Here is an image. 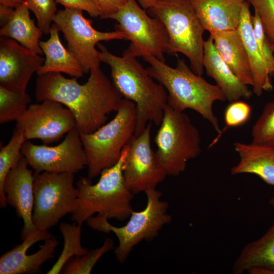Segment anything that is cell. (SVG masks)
Wrapping results in <instances>:
<instances>
[{
    "label": "cell",
    "instance_id": "obj_8",
    "mask_svg": "<svg viewBox=\"0 0 274 274\" xmlns=\"http://www.w3.org/2000/svg\"><path fill=\"white\" fill-rule=\"evenodd\" d=\"M159 126L155 137L156 155L167 176H178L200 154V133L184 112L168 105Z\"/></svg>",
    "mask_w": 274,
    "mask_h": 274
},
{
    "label": "cell",
    "instance_id": "obj_15",
    "mask_svg": "<svg viewBox=\"0 0 274 274\" xmlns=\"http://www.w3.org/2000/svg\"><path fill=\"white\" fill-rule=\"evenodd\" d=\"M0 258L1 274H36L59 244L48 230H37Z\"/></svg>",
    "mask_w": 274,
    "mask_h": 274
},
{
    "label": "cell",
    "instance_id": "obj_18",
    "mask_svg": "<svg viewBox=\"0 0 274 274\" xmlns=\"http://www.w3.org/2000/svg\"><path fill=\"white\" fill-rule=\"evenodd\" d=\"M203 65L206 73L213 78L224 93L226 100L250 99L253 91L230 68L217 50L210 36L203 45Z\"/></svg>",
    "mask_w": 274,
    "mask_h": 274
},
{
    "label": "cell",
    "instance_id": "obj_41",
    "mask_svg": "<svg viewBox=\"0 0 274 274\" xmlns=\"http://www.w3.org/2000/svg\"><path fill=\"white\" fill-rule=\"evenodd\" d=\"M271 48H272L273 52V53H274V45L271 44Z\"/></svg>",
    "mask_w": 274,
    "mask_h": 274
},
{
    "label": "cell",
    "instance_id": "obj_39",
    "mask_svg": "<svg viewBox=\"0 0 274 274\" xmlns=\"http://www.w3.org/2000/svg\"><path fill=\"white\" fill-rule=\"evenodd\" d=\"M140 5L145 10H147L155 5L157 0H138Z\"/></svg>",
    "mask_w": 274,
    "mask_h": 274
},
{
    "label": "cell",
    "instance_id": "obj_11",
    "mask_svg": "<svg viewBox=\"0 0 274 274\" xmlns=\"http://www.w3.org/2000/svg\"><path fill=\"white\" fill-rule=\"evenodd\" d=\"M67 42V49L81 65L84 74L99 67L101 62L95 47L101 41L125 40L124 32L118 30L104 32L94 29L92 21L86 18L82 11L64 8L57 11L53 20Z\"/></svg>",
    "mask_w": 274,
    "mask_h": 274
},
{
    "label": "cell",
    "instance_id": "obj_14",
    "mask_svg": "<svg viewBox=\"0 0 274 274\" xmlns=\"http://www.w3.org/2000/svg\"><path fill=\"white\" fill-rule=\"evenodd\" d=\"M31 104L16 121L26 140L40 139L45 145L56 142L76 126L74 115L57 101L46 99Z\"/></svg>",
    "mask_w": 274,
    "mask_h": 274
},
{
    "label": "cell",
    "instance_id": "obj_4",
    "mask_svg": "<svg viewBox=\"0 0 274 274\" xmlns=\"http://www.w3.org/2000/svg\"><path fill=\"white\" fill-rule=\"evenodd\" d=\"M128 149L127 144L118 161L104 169L96 184H93L89 178L81 177L78 180V206L72 214V221L82 225L95 213L121 221L129 218L134 194L126 186L123 174Z\"/></svg>",
    "mask_w": 274,
    "mask_h": 274
},
{
    "label": "cell",
    "instance_id": "obj_40",
    "mask_svg": "<svg viewBox=\"0 0 274 274\" xmlns=\"http://www.w3.org/2000/svg\"><path fill=\"white\" fill-rule=\"evenodd\" d=\"M269 204L274 210V196H273L269 201Z\"/></svg>",
    "mask_w": 274,
    "mask_h": 274
},
{
    "label": "cell",
    "instance_id": "obj_28",
    "mask_svg": "<svg viewBox=\"0 0 274 274\" xmlns=\"http://www.w3.org/2000/svg\"><path fill=\"white\" fill-rule=\"evenodd\" d=\"M31 101L26 92H21L0 86V124L17 121Z\"/></svg>",
    "mask_w": 274,
    "mask_h": 274
},
{
    "label": "cell",
    "instance_id": "obj_29",
    "mask_svg": "<svg viewBox=\"0 0 274 274\" xmlns=\"http://www.w3.org/2000/svg\"><path fill=\"white\" fill-rule=\"evenodd\" d=\"M114 249L113 241L106 238L102 246L89 251L80 256H73L63 266L60 273L63 274H89L99 259L105 253Z\"/></svg>",
    "mask_w": 274,
    "mask_h": 274
},
{
    "label": "cell",
    "instance_id": "obj_26",
    "mask_svg": "<svg viewBox=\"0 0 274 274\" xmlns=\"http://www.w3.org/2000/svg\"><path fill=\"white\" fill-rule=\"evenodd\" d=\"M81 224H71L63 222L60 224L59 229L63 238V247L56 262L47 274L60 273L66 262L72 257H80L86 254L88 249L81 245Z\"/></svg>",
    "mask_w": 274,
    "mask_h": 274
},
{
    "label": "cell",
    "instance_id": "obj_6",
    "mask_svg": "<svg viewBox=\"0 0 274 274\" xmlns=\"http://www.w3.org/2000/svg\"><path fill=\"white\" fill-rule=\"evenodd\" d=\"M147 202L144 209L132 211L129 220L123 226L116 227L110 224L108 219L100 215L91 216L87 221L92 229L106 233L113 232L118 239V245L114 254L119 262L127 260L133 248L142 241L153 240L163 226L172 220L167 213L169 207L166 201L161 200L162 193L156 189L145 192Z\"/></svg>",
    "mask_w": 274,
    "mask_h": 274
},
{
    "label": "cell",
    "instance_id": "obj_37",
    "mask_svg": "<svg viewBox=\"0 0 274 274\" xmlns=\"http://www.w3.org/2000/svg\"><path fill=\"white\" fill-rule=\"evenodd\" d=\"M15 8L0 4V24L1 27L5 25L12 18Z\"/></svg>",
    "mask_w": 274,
    "mask_h": 274
},
{
    "label": "cell",
    "instance_id": "obj_19",
    "mask_svg": "<svg viewBox=\"0 0 274 274\" xmlns=\"http://www.w3.org/2000/svg\"><path fill=\"white\" fill-rule=\"evenodd\" d=\"M204 30L210 33L235 30L245 0H189Z\"/></svg>",
    "mask_w": 274,
    "mask_h": 274
},
{
    "label": "cell",
    "instance_id": "obj_1",
    "mask_svg": "<svg viewBox=\"0 0 274 274\" xmlns=\"http://www.w3.org/2000/svg\"><path fill=\"white\" fill-rule=\"evenodd\" d=\"M35 97L40 102L53 100L68 109L80 133H92L104 125L123 98L99 67L91 70L83 84L77 78H66L60 73L38 76Z\"/></svg>",
    "mask_w": 274,
    "mask_h": 274
},
{
    "label": "cell",
    "instance_id": "obj_31",
    "mask_svg": "<svg viewBox=\"0 0 274 274\" xmlns=\"http://www.w3.org/2000/svg\"><path fill=\"white\" fill-rule=\"evenodd\" d=\"M37 18L38 26L45 35H49L57 12L55 0H24Z\"/></svg>",
    "mask_w": 274,
    "mask_h": 274
},
{
    "label": "cell",
    "instance_id": "obj_38",
    "mask_svg": "<svg viewBox=\"0 0 274 274\" xmlns=\"http://www.w3.org/2000/svg\"><path fill=\"white\" fill-rule=\"evenodd\" d=\"M24 0H0L1 4H4L16 8L19 7Z\"/></svg>",
    "mask_w": 274,
    "mask_h": 274
},
{
    "label": "cell",
    "instance_id": "obj_27",
    "mask_svg": "<svg viewBox=\"0 0 274 274\" xmlns=\"http://www.w3.org/2000/svg\"><path fill=\"white\" fill-rule=\"evenodd\" d=\"M27 141L24 131L15 127L9 143L0 150V207L5 208L6 202L4 192V181L8 173L17 163L22 154L21 148Z\"/></svg>",
    "mask_w": 274,
    "mask_h": 274
},
{
    "label": "cell",
    "instance_id": "obj_7",
    "mask_svg": "<svg viewBox=\"0 0 274 274\" xmlns=\"http://www.w3.org/2000/svg\"><path fill=\"white\" fill-rule=\"evenodd\" d=\"M114 118L90 133H80L90 179L119 160L124 147L134 136L136 109L131 101L123 98Z\"/></svg>",
    "mask_w": 274,
    "mask_h": 274
},
{
    "label": "cell",
    "instance_id": "obj_16",
    "mask_svg": "<svg viewBox=\"0 0 274 274\" xmlns=\"http://www.w3.org/2000/svg\"><path fill=\"white\" fill-rule=\"evenodd\" d=\"M45 58L15 40L0 39V86L16 91L26 92L35 72L43 65Z\"/></svg>",
    "mask_w": 274,
    "mask_h": 274
},
{
    "label": "cell",
    "instance_id": "obj_23",
    "mask_svg": "<svg viewBox=\"0 0 274 274\" xmlns=\"http://www.w3.org/2000/svg\"><path fill=\"white\" fill-rule=\"evenodd\" d=\"M220 55L232 71L247 85H252V77L247 53L237 30L210 33Z\"/></svg>",
    "mask_w": 274,
    "mask_h": 274
},
{
    "label": "cell",
    "instance_id": "obj_17",
    "mask_svg": "<svg viewBox=\"0 0 274 274\" xmlns=\"http://www.w3.org/2000/svg\"><path fill=\"white\" fill-rule=\"evenodd\" d=\"M28 165L22 155L8 173L4 184L6 203L15 209L17 216L23 221L21 234L22 241L38 230L32 221L34 178Z\"/></svg>",
    "mask_w": 274,
    "mask_h": 274
},
{
    "label": "cell",
    "instance_id": "obj_35",
    "mask_svg": "<svg viewBox=\"0 0 274 274\" xmlns=\"http://www.w3.org/2000/svg\"><path fill=\"white\" fill-rule=\"evenodd\" d=\"M56 3L63 6L64 8L84 11L92 17H100L99 9L92 0H55Z\"/></svg>",
    "mask_w": 274,
    "mask_h": 274
},
{
    "label": "cell",
    "instance_id": "obj_24",
    "mask_svg": "<svg viewBox=\"0 0 274 274\" xmlns=\"http://www.w3.org/2000/svg\"><path fill=\"white\" fill-rule=\"evenodd\" d=\"M59 30L53 23L50 29V37L46 41H40V46L45 55L43 65L36 72L38 76L48 73H64L72 77L80 78L84 73L79 62L71 52L62 44Z\"/></svg>",
    "mask_w": 274,
    "mask_h": 274
},
{
    "label": "cell",
    "instance_id": "obj_2",
    "mask_svg": "<svg viewBox=\"0 0 274 274\" xmlns=\"http://www.w3.org/2000/svg\"><path fill=\"white\" fill-rule=\"evenodd\" d=\"M97 46L101 62L111 68L114 86L123 98L135 104L134 136L140 135L150 122L159 126L167 105V93L163 85L150 75L136 57L118 56L100 43Z\"/></svg>",
    "mask_w": 274,
    "mask_h": 274
},
{
    "label": "cell",
    "instance_id": "obj_36",
    "mask_svg": "<svg viewBox=\"0 0 274 274\" xmlns=\"http://www.w3.org/2000/svg\"><path fill=\"white\" fill-rule=\"evenodd\" d=\"M100 10L101 19H109L118 11L127 0H92Z\"/></svg>",
    "mask_w": 274,
    "mask_h": 274
},
{
    "label": "cell",
    "instance_id": "obj_10",
    "mask_svg": "<svg viewBox=\"0 0 274 274\" xmlns=\"http://www.w3.org/2000/svg\"><path fill=\"white\" fill-rule=\"evenodd\" d=\"M74 174L33 173L32 221L37 229L48 230L76 210L79 190L74 186Z\"/></svg>",
    "mask_w": 274,
    "mask_h": 274
},
{
    "label": "cell",
    "instance_id": "obj_25",
    "mask_svg": "<svg viewBox=\"0 0 274 274\" xmlns=\"http://www.w3.org/2000/svg\"><path fill=\"white\" fill-rule=\"evenodd\" d=\"M29 9L25 1L15 8L10 21L0 29V36L12 39L22 46L42 55L40 39L43 33L36 26L29 15Z\"/></svg>",
    "mask_w": 274,
    "mask_h": 274
},
{
    "label": "cell",
    "instance_id": "obj_21",
    "mask_svg": "<svg viewBox=\"0 0 274 274\" xmlns=\"http://www.w3.org/2000/svg\"><path fill=\"white\" fill-rule=\"evenodd\" d=\"M235 151L239 161L231 169L233 175L254 174L274 186V147L251 143L235 142Z\"/></svg>",
    "mask_w": 274,
    "mask_h": 274
},
{
    "label": "cell",
    "instance_id": "obj_30",
    "mask_svg": "<svg viewBox=\"0 0 274 274\" xmlns=\"http://www.w3.org/2000/svg\"><path fill=\"white\" fill-rule=\"evenodd\" d=\"M252 142L274 147V100L267 102L253 126Z\"/></svg>",
    "mask_w": 274,
    "mask_h": 274
},
{
    "label": "cell",
    "instance_id": "obj_34",
    "mask_svg": "<svg viewBox=\"0 0 274 274\" xmlns=\"http://www.w3.org/2000/svg\"><path fill=\"white\" fill-rule=\"evenodd\" d=\"M252 108L247 102L240 100L231 103L224 113V121L226 127H234L242 125L250 119Z\"/></svg>",
    "mask_w": 274,
    "mask_h": 274
},
{
    "label": "cell",
    "instance_id": "obj_33",
    "mask_svg": "<svg viewBox=\"0 0 274 274\" xmlns=\"http://www.w3.org/2000/svg\"><path fill=\"white\" fill-rule=\"evenodd\" d=\"M259 16L264 31L274 45V0H246Z\"/></svg>",
    "mask_w": 274,
    "mask_h": 274
},
{
    "label": "cell",
    "instance_id": "obj_32",
    "mask_svg": "<svg viewBox=\"0 0 274 274\" xmlns=\"http://www.w3.org/2000/svg\"><path fill=\"white\" fill-rule=\"evenodd\" d=\"M251 21L256 43L270 75L274 76V53L271 44L264 31L260 18L256 12L251 16Z\"/></svg>",
    "mask_w": 274,
    "mask_h": 274
},
{
    "label": "cell",
    "instance_id": "obj_3",
    "mask_svg": "<svg viewBox=\"0 0 274 274\" xmlns=\"http://www.w3.org/2000/svg\"><path fill=\"white\" fill-rule=\"evenodd\" d=\"M149 64L148 73L161 84L167 93V105L174 109L184 112L191 109L208 121L220 134L219 122L213 111L215 101H224L226 97L217 85L207 81L194 73L183 59L178 58L173 67L152 56H145Z\"/></svg>",
    "mask_w": 274,
    "mask_h": 274
},
{
    "label": "cell",
    "instance_id": "obj_12",
    "mask_svg": "<svg viewBox=\"0 0 274 274\" xmlns=\"http://www.w3.org/2000/svg\"><path fill=\"white\" fill-rule=\"evenodd\" d=\"M21 151L29 165L38 173H76L87 165L80 133L76 127L56 146L36 145L27 140Z\"/></svg>",
    "mask_w": 274,
    "mask_h": 274
},
{
    "label": "cell",
    "instance_id": "obj_5",
    "mask_svg": "<svg viewBox=\"0 0 274 274\" xmlns=\"http://www.w3.org/2000/svg\"><path fill=\"white\" fill-rule=\"evenodd\" d=\"M146 11L164 26L169 40V55L183 54L189 60L192 71L202 76L204 30L190 1L157 0Z\"/></svg>",
    "mask_w": 274,
    "mask_h": 274
},
{
    "label": "cell",
    "instance_id": "obj_22",
    "mask_svg": "<svg viewBox=\"0 0 274 274\" xmlns=\"http://www.w3.org/2000/svg\"><path fill=\"white\" fill-rule=\"evenodd\" d=\"M274 274V223L260 238L247 244L233 265V272Z\"/></svg>",
    "mask_w": 274,
    "mask_h": 274
},
{
    "label": "cell",
    "instance_id": "obj_9",
    "mask_svg": "<svg viewBox=\"0 0 274 274\" xmlns=\"http://www.w3.org/2000/svg\"><path fill=\"white\" fill-rule=\"evenodd\" d=\"M109 19L117 22L116 30L124 32L126 40L130 42L123 55L152 56L165 62V54H169L167 31L162 23L151 16L136 0H127Z\"/></svg>",
    "mask_w": 274,
    "mask_h": 274
},
{
    "label": "cell",
    "instance_id": "obj_20",
    "mask_svg": "<svg viewBox=\"0 0 274 274\" xmlns=\"http://www.w3.org/2000/svg\"><path fill=\"white\" fill-rule=\"evenodd\" d=\"M249 3L245 1L237 30L248 57L252 77L253 93L260 97L264 91L273 89L270 74L256 43L251 21Z\"/></svg>",
    "mask_w": 274,
    "mask_h": 274
},
{
    "label": "cell",
    "instance_id": "obj_13",
    "mask_svg": "<svg viewBox=\"0 0 274 274\" xmlns=\"http://www.w3.org/2000/svg\"><path fill=\"white\" fill-rule=\"evenodd\" d=\"M152 123L143 132L132 138L123 165V174L126 186L134 195L156 189L167 176L151 146Z\"/></svg>",
    "mask_w": 274,
    "mask_h": 274
}]
</instances>
